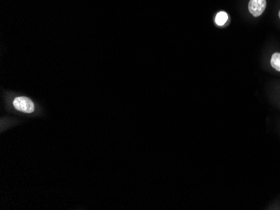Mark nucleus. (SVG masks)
<instances>
[{"label": "nucleus", "instance_id": "f03ea898", "mask_svg": "<svg viewBox=\"0 0 280 210\" xmlns=\"http://www.w3.org/2000/svg\"><path fill=\"white\" fill-rule=\"evenodd\" d=\"M266 4V0H250L248 3V10L253 16L259 17L265 10Z\"/></svg>", "mask_w": 280, "mask_h": 210}, {"label": "nucleus", "instance_id": "39448f33", "mask_svg": "<svg viewBox=\"0 0 280 210\" xmlns=\"http://www.w3.org/2000/svg\"><path fill=\"white\" fill-rule=\"evenodd\" d=\"M279 16H280V12H279Z\"/></svg>", "mask_w": 280, "mask_h": 210}, {"label": "nucleus", "instance_id": "f257e3e1", "mask_svg": "<svg viewBox=\"0 0 280 210\" xmlns=\"http://www.w3.org/2000/svg\"><path fill=\"white\" fill-rule=\"evenodd\" d=\"M13 104V107H15L17 110L26 112V113H31L35 110V106H34L33 101L24 96H19V97L14 99Z\"/></svg>", "mask_w": 280, "mask_h": 210}, {"label": "nucleus", "instance_id": "7ed1b4c3", "mask_svg": "<svg viewBox=\"0 0 280 210\" xmlns=\"http://www.w3.org/2000/svg\"><path fill=\"white\" fill-rule=\"evenodd\" d=\"M227 20H228V15L224 11L219 12L216 14V19H215V22L218 26H223L227 23Z\"/></svg>", "mask_w": 280, "mask_h": 210}, {"label": "nucleus", "instance_id": "20e7f679", "mask_svg": "<svg viewBox=\"0 0 280 210\" xmlns=\"http://www.w3.org/2000/svg\"><path fill=\"white\" fill-rule=\"evenodd\" d=\"M271 66L278 71H280V53L274 54L271 57Z\"/></svg>", "mask_w": 280, "mask_h": 210}]
</instances>
